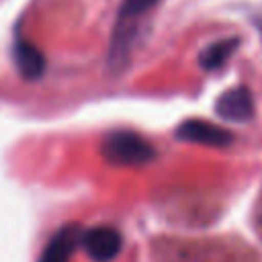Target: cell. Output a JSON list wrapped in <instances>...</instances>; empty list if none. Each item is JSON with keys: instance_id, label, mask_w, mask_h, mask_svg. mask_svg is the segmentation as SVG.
Wrapping results in <instances>:
<instances>
[{"instance_id": "cell-1", "label": "cell", "mask_w": 262, "mask_h": 262, "mask_svg": "<svg viewBox=\"0 0 262 262\" xmlns=\"http://www.w3.org/2000/svg\"><path fill=\"white\" fill-rule=\"evenodd\" d=\"M100 154L106 162L117 166H139L156 156V149L137 133L119 129L104 135L100 143Z\"/></svg>"}, {"instance_id": "cell-2", "label": "cell", "mask_w": 262, "mask_h": 262, "mask_svg": "<svg viewBox=\"0 0 262 262\" xmlns=\"http://www.w3.org/2000/svg\"><path fill=\"white\" fill-rule=\"evenodd\" d=\"M82 246L94 262H111L123 248V237L115 227L98 225L82 235Z\"/></svg>"}, {"instance_id": "cell-3", "label": "cell", "mask_w": 262, "mask_h": 262, "mask_svg": "<svg viewBox=\"0 0 262 262\" xmlns=\"http://www.w3.org/2000/svg\"><path fill=\"white\" fill-rule=\"evenodd\" d=\"M176 137L182 141L190 143H201V145H213V147H223L233 141V135L213 123L207 121H184L176 129Z\"/></svg>"}, {"instance_id": "cell-4", "label": "cell", "mask_w": 262, "mask_h": 262, "mask_svg": "<svg viewBox=\"0 0 262 262\" xmlns=\"http://www.w3.org/2000/svg\"><path fill=\"white\" fill-rule=\"evenodd\" d=\"M217 115L225 121H233V123H244L250 121L254 115V102L252 96L246 88H231L225 94L219 96L217 106H215Z\"/></svg>"}, {"instance_id": "cell-5", "label": "cell", "mask_w": 262, "mask_h": 262, "mask_svg": "<svg viewBox=\"0 0 262 262\" xmlns=\"http://www.w3.org/2000/svg\"><path fill=\"white\" fill-rule=\"evenodd\" d=\"M82 227L80 225H66L61 227L51 242L43 248L39 262H68L70 256L74 254L76 246L82 242Z\"/></svg>"}, {"instance_id": "cell-6", "label": "cell", "mask_w": 262, "mask_h": 262, "mask_svg": "<svg viewBox=\"0 0 262 262\" xmlns=\"http://www.w3.org/2000/svg\"><path fill=\"white\" fill-rule=\"evenodd\" d=\"M12 55H14V66L18 68V72H20L23 78L35 80V78H39L43 74L45 59H43L41 51L35 45H31L29 41L18 39L14 43V53Z\"/></svg>"}, {"instance_id": "cell-7", "label": "cell", "mask_w": 262, "mask_h": 262, "mask_svg": "<svg viewBox=\"0 0 262 262\" xmlns=\"http://www.w3.org/2000/svg\"><path fill=\"white\" fill-rule=\"evenodd\" d=\"M237 47V39H223V41H217L213 45H209L203 53H201V66L205 70H217L221 68L229 55L235 51Z\"/></svg>"}, {"instance_id": "cell-8", "label": "cell", "mask_w": 262, "mask_h": 262, "mask_svg": "<svg viewBox=\"0 0 262 262\" xmlns=\"http://www.w3.org/2000/svg\"><path fill=\"white\" fill-rule=\"evenodd\" d=\"M160 0H123L119 6V14H117V23H125V25H135L139 27V18L143 14H147Z\"/></svg>"}]
</instances>
